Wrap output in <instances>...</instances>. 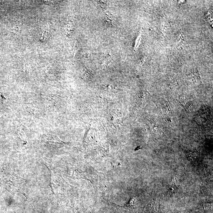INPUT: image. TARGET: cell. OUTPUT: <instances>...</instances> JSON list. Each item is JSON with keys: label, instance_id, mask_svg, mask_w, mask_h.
Here are the masks:
<instances>
[{"label": "cell", "instance_id": "6da1fadb", "mask_svg": "<svg viewBox=\"0 0 213 213\" xmlns=\"http://www.w3.org/2000/svg\"><path fill=\"white\" fill-rule=\"evenodd\" d=\"M169 186L170 190L172 192L176 190L177 188L176 184L174 182H171V183H170Z\"/></svg>", "mask_w": 213, "mask_h": 213}, {"label": "cell", "instance_id": "7a4b0ae2", "mask_svg": "<svg viewBox=\"0 0 213 213\" xmlns=\"http://www.w3.org/2000/svg\"><path fill=\"white\" fill-rule=\"evenodd\" d=\"M153 208L154 210L156 211H159V204H158V202H154L153 203Z\"/></svg>", "mask_w": 213, "mask_h": 213}, {"label": "cell", "instance_id": "3957f363", "mask_svg": "<svg viewBox=\"0 0 213 213\" xmlns=\"http://www.w3.org/2000/svg\"><path fill=\"white\" fill-rule=\"evenodd\" d=\"M204 209L208 210L211 208L212 205L211 204H204Z\"/></svg>", "mask_w": 213, "mask_h": 213}]
</instances>
